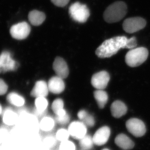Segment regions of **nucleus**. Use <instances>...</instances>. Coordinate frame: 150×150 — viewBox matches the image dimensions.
Instances as JSON below:
<instances>
[{"mask_svg":"<svg viewBox=\"0 0 150 150\" xmlns=\"http://www.w3.org/2000/svg\"><path fill=\"white\" fill-rule=\"evenodd\" d=\"M127 40L125 36H117L107 40L97 48L96 54L100 58L111 57L120 49L126 48Z\"/></svg>","mask_w":150,"mask_h":150,"instance_id":"nucleus-1","label":"nucleus"},{"mask_svg":"<svg viewBox=\"0 0 150 150\" xmlns=\"http://www.w3.org/2000/svg\"><path fill=\"white\" fill-rule=\"evenodd\" d=\"M127 7L123 1H117L110 4L104 11V20L108 23L119 22L127 13Z\"/></svg>","mask_w":150,"mask_h":150,"instance_id":"nucleus-2","label":"nucleus"},{"mask_svg":"<svg viewBox=\"0 0 150 150\" xmlns=\"http://www.w3.org/2000/svg\"><path fill=\"white\" fill-rule=\"evenodd\" d=\"M148 54L147 48L143 47L131 49L126 55V63L132 67H139L147 59Z\"/></svg>","mask_w":150,"mask_h":150,"instance_id":"nucleus-3","label":"nucleus"},{"mask_svg":"<svg viewBox=\"0 0 150 150\" xmlns=\"http://www.w3.org/2000/svg\"><path fill=\"white\" fill-rule=\"evenodd\" d=\"M69 12L72 19L79 23L86 22L90 16V11L87 6L78 1L71 4Z\"/></svg>","mask_w":150,"mask_h":150,"instance_id":"nucleus-4","label":"nucleus"},{"mask_svg":"<svg viewBox=\"0 0 150 150\" xmlns=\"http://www.w3.org/2000/svg\"><path fill=\"white\" fill-rule=\"evenodd\" d=\"M146 25V21L142 18H130L124 21L123 28L127 33H133L143 29Z\"/></svg>","mask_w":150,"mask_h":150,"instance_id":"nucleus-5","label":"nucleus"},{"mask_svg":"<svg viewBox=\"0 0 150 150\" xmlns=\"http://www.w3.org/2000/svg\"><path fill=\"white\" fill-rule=\"evenodd\" d=\"M30 26L25 22L13 25L10 29V35L14 39L22 40L26 39L30 34Z\"/></svg>","mask_w":150,"mask_h":150,"instance_id":"nucleus-6","label":"nucleus"},{"mask_svg":"<svg viewBox=\"0 0 150 150\" xmlns=\"http://www.w3.org/2000/svg\"><path fill=\"white\" fill-rule=\"evenodd\" d=\"M126 127L128 131L136 137H142L146 133L145 125L143 121L137 118L129 120L126 123Z\"/></svg>","mask_w":150,"mask_h":150,"instance_id":"nucleus-7","label":"nucleus"},{"mask_svg":"<svg viewBox=\"0 0 150 150\" xmlns=\"http://www.w3.org/2000/svg\"><path fill=\"white\" fill-rule=\"evenodd\" d=\"M17 67V64L8 51H5L0 54V73L14 71Z\"/></svg>","mask_w":150,"mask_h":150,"instance_id":"nucleus-8","label":"nucleus"},{"mask_svg":"<svg viewBox=\"0 0 150 150\" xmlns=\"http://www.w3.org/2000/svg\"><path fill=\"white\" fill-rule=\"evenodd\" d=\"M110 81V75L105 71L94 74L92 77L91 84L97 90H103L106 88Z\"/></svg>","mask_w":150,"mask_h":150,"instance_id":"nucleus-9","label":"nucleus"},{"mask_svg":"<svg viewBox=\"0 0 150 150\" xmlns=\"http://www.w3.org/2000/svg\"><path fill=\"white\" fill-rule=\"evenodd\" d=\"M68 130L70 135L76 139L80 140L86 135V127L82 122H73L69 126Z\"/></svg>","mask_w":150,"mask_h":150,"instance_id":"nucleus-10","label":"nucleus"},{"mask_svg":"<svg viewBox=\"0 0 150 150\" xmlns=\"http://www.w3.org/2000/svg\"><path fill=\"white\" fill-rule=\"evenodd\" d=\"M111 134L110 129L108 126H103L97 130L93 137L95 144L102 146L107 143Z\"/></svg>","mask_w":150,"mask_h":150,"instance_id":"nucleus-11","label":"nucleus"},{"mask_svg":"<svg viewBox=\"0 0 150 150\" xmlns=\"http://www.w3.org/2000/svg\"><path fill=\"white\" fill-rule=\"evenodd\" d=\"M53 68L57 76L62 79L67 78L69 75V69L67 62L62 58L58 57L55 59Z\"/></svg>","mask_w":150,"mask_h":150,"instance_id":"nucleus-12","label":"nucleus"},{"mask_svg":"<svg viewBox=\"0 0 150 150\" xmlns=\"http://www.w3.org/2000/svg\"><path fill=\"white\" fill-rule=\"evenodd\" d=\"M48 87L51 92L53 94H59L65 89V84L62 79L57 76L49 79Z\"/></svg>","mask_w":150,"mask_h":150,"instance_id":"nucleus-13","label":"nucleus"},{"mask_svg":"<svg viewBox=\"0 0 150 150\" xmlns=\"http://www.w3.org/2000/svg\"><path fill=\"white\" fill-rule=\"evenodd\" d=\"M49 91L48 84L45 81H38L31 92L30 95L36 98L39 97L45 98L47 96Z\"/></svg>","mask_w":150,"mask_h":150,"instance_id":"nucleus-14","label":"nucleus"},{"mask_svg":"<svg viewBox=\"0 0 150 150\" xmlns=\"http://www.w3.org/2000/svg\"><path fill=\"white\" fill-rule=\"evenodd\" d=\"M115 142L117 146L124 150H131L133 149L134 146L133 140L123 134L117 135L115 137Z\"/></svg>","mask_w":150,"mask_h":150,"instance_id":"nucleus-15","label":"nucleus"},{"mask_svg":"<svg viewBox=\"0 0 150 150\" xmlns=\"http://www.w3.org/2000/svg\"><path fill=\"white\" fill-rule=\"evenodd\" d=\"M111 112L114 117L120 118L125 115L127 112V107L124 103L120 100H116L111 106Z\"/></svg>","mask_w":150,"mask_h":150,"instance_id":"nucleus-16","label":"nucleus"},{"mask_svg":"<svg viewBox=\"0 0 150 150\" xmlns=\"http://www.w3.org/2000/svg\"><path fill=\"white\" fill-rule=\"evenodd\" d=\"M35 109L34 112L38 117H42L46 114L48 102L45 97H39L35 101Z\"/></svg>","mask_w":150,"mask_h":150,"instance_id":"nucleus-17","label":"nucleus"},{"mask_svg":"<svg viewBox=\"0 0 150 150\" xmlns=\"http://www.w3.org/2000/svg\"><path fill=\"white\" fill-rule=\"evenodd\" d=\"M45 18L46 17L45 13L38 10H32L28 14L29 22L34 26H39L42 25Z\"/></svg>","mask_w":150,"mask_h":150,"instance_id":"nucleus-18","label":"nucleus"},{"mask_svg":"<svg viewBox=\"0 0 150 150\" xmlns=\"http://www.w3.org/2000/svg\"><path fill=\"white\" fill-rule=\"evenodd\" d=\"M19 117L17 113L8 109L5 110L3 114V120L4 122L7 125H13L17 122Z\"/></svg>","mask_w":150,"mask_h":150,"instance_id":"nucleus-19","label":"nucleus"},{"mask_svg":"<svg viewBox=\"0 0 150 150\" xmlns=\"http://www.w3.org/2000/svg\"><path fill=\"white\" fill-rule=\"evenodd\" d=\"M94 97L100 108L103 109L107 103L108 96L107 93L103 90H97L94 93Z\"/></svg>","mask_w":150,"mask_h":150,"instance_id":"nucleus-20","label":"nucleus"},{"mask_svg":"<svg viewBox=\"0 0 150 150\" xmlns=\"http://www.w3.org/2000/svg\"><path fill=\"white\" fill-rule=\"evenodd\" d=\"M7 100L10 104L17 107H21L25 103L23 97L15 92L10 93L7 95Z\"/></svg>","mask_w":150,"mask_h":150,"instance_id":"nucleus-21","label":"nucleus"},{"mask_svg":"<svg viewBox=\"0 0 150 150\" xmlns=\"http://www.w3.org/2000/svg\"><path fill=\"white\" fill-rule=\"evenodd\" d=\"M64 107V101L61 98H57L52 103V110L57 116L62 117L67 115V112Z\"/></svg>","mask_w":150,"mask_h":150,"instance_id":"nucleus-22","label":"nucleus"},{"mask_svg":"<svg viewBox=\"0 0 150 150\" xmlns=\"http://www.w3.org/2000/svg\"><path fill=\"white\" fill-rule=\"evenodd\" d=\"M55 126V121L50 117H44L40 123V129L43 131H49L53 129Z\"/></svg>","mask_w":150,"mask_h":150,"instance_id":"nucleus-23","label":"nucleus"},{"mask_svg":"<svg viewBox=\"0 0 150 150\" xmlns=\"http://www.w3.org/2000/svg\"><path fill=\"white\" fill-rule=\"evenodd\" d=\"M79 141V145L84 150H89L93 147L94 144L93 137L89 135H86Z\"/></svg>","mask_w":150,"mask_h":150,"instance_id":"nucleus-24","label":"nucleus"},{"mask_svg":"<svg viewBox=\"0 0 150 150\" xmlns=\"http://www.w3.org/2000/svg\"><path fill=\"white\" fill-rule=\"evenodd\" d=\"M70 136L68 130L65 129H60L57 132L56 139L61 142H64L68 140Z\"/></svg>","mask_w":150,"mask_h":150,"instance_id":"nucleus-25","label":"nucleus"},{"mask_svg":"<svg viewBox=\"0 0 150 150\" xmlns=\"http://www.w3.org/2000/svg\"><path fill=\"white\" fill-rule=\"evenodd\" d=\"M60 150H75L76 147L74 143L72 142L66 140L64 142H61L60 145Z\"/></svg>","mask_w":150,"mask_h":150,"instance_id":"nucleus-26","label":"nucleus"},{"mask_svg":"<svg viewBox=\"0 0 150 150\" xmlns=\"http://www.w3.org/2000/svg\"><path fill=\"white\" fill-rule=\"evenodd\" d=\"M56 120L57 122L60 124L64 125V124H67L69 122L70 120L69 115H68L67 114L62 117H59V116L56 115Z\"/></svg>","mask_w":150,"mask_h":150,"instance_id":"nucleus-27","label":"nucleus"},{"mask_svg":"<svg viewBox=\"0 0 150 150\" xmlns=\"http://www.w3.org/2000/svg\"><path fill=\"white\" fill-rule=\"evenodd\" d=\"M137 46V40L136 37H132L130 39H128L126 45V48L134 49Z\"/></svg>","mask_w":150,"mask_h":150,"instance_id":"nucleus-28","label":"nucleus"},{"mask_svg":"<svg viewBox=\"0 0 150 150\" xmlns=\"http://www.w3.org/2000/svg\"><path fill=\"white\" fill-rule=\"evenodd\" d=\"M95 120L94 117L92 115H90L88 114L86 117L82 120V122L85 124L86 126H88L89 127H92L95 124Z\"/></svg>","mask_w":150,"mask_h":150,"instance_id":"nucleus-29","label":"nucleus"},{"mask_svg":"<svg viewBox=\"0 0 150 150\" xmlns=\"http://www.w3.org/2000/svg\"><path fill=\"white\" fill-rule=\"evenodd\" d=\"M70 0H51L54 5L58 7H62L68 4Z\"/></svg>","mask_w":150,"mask_h":150,"instance_id":"nucleus-30","label":"nucleus"},{"mask_svg":"<svg viewBox=\"0 0 150 150\" xmlns=\"http://www.w3.org/2000/svg\"><path fill=\"white\" fill-rule=\"evenodd\" d=\"M8 86L3 79H0V96L4 95L7 92Z\"/></svg>","mask_w":150,"mask_h":150,"instance_id":"nucleus-31","label":"nucleus"},{"mask_svg":"<svg viewBox=\"0 0 150 150\" xmlns=\"http://www.w3.org/2000/svg\"><path fill=\"white\" fill-rule=\"evenodd\" d=\"M8 132L6 129L0 128V143L4 140L5 138L6 137Z\"/></svg>","mask_w":150,"mask_h":150,"instance_id":"nucleus-32","label":"nucleus"},{"mask_svg":"<svg viewBox=\"0 0 150 150\" xmlns=\"http://www.w3.org/2000/svg\"><path fill=\"white\" fill-rule=\"evenodd\" d=\"M88 115V112H87L86 111L82 110H81L79 112H78V117L79 120H81L82 121Z\"/></svg>","mask_w":150,"mask_h":150,"instance_id":"nucleus-33","label":"nucleus"},{"mask_svg":"<svg viewBox=\"0 0 150 150\" xmlns=\"http://www.w3.org/2000/svg\"><path fill=\"white\" fill-rule=\"evenodd\" d=\"M55 142V139L53 137H47L45 140V143L48 146H52Z\"/></svg>","mask_w":150,"mask_h":150,"instance_id":"nucleus-34","label":"nucleus"},{"mask_svg":"<svg viewBox=\"0 0 150 150\" xmlns=\"http://www.w3.org/2000/svg\"><path fill=\"white\" fill-rule=\"evenodd\" d=\"M2 112H3V109H2L1 105L0 104V115L2 114Z\"/></svg>","mask_w":150,"mask_h":150,"instance_id":"nucleus-35","label":"nucleus"},{"mask_svg":"<svg viewBox=\"0 0 150 150\" xmlns=\"http://www.w3.org/2000/svg\"><path fill=\"white\" fill-rule=\"evenodd\" d=\"M109 150L108 149H103V150Z\"/></svg>","mask_w":150,"mask_h":150,"instance_id":"nucleus-36","label":"nucleus"},{"mask_svg":"<svg viewBox=\"0 0 150 150\" xmlns=\"http://www.w3.org/2000/svg\"><path fill=\"white\" fill-rule=\"evenodd\" d=\"M0 150H1V149H0Z\"/></svg>","mask_w":150,"mask_h":150,"instance_id":"nucleus-37","label":"nucleus"}]
</instances>
